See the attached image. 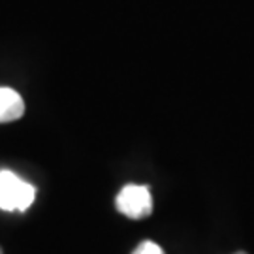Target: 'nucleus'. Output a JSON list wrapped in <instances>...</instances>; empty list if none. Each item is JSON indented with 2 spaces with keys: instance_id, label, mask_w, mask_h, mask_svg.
I'll list each match as a JSON object with an SVG mask.
<instances>
[{
  "instance_id": "obj_1",
  "label": "nucleus",
  "mask_w": 254,
  "mask_h": 254,
  "mask_svg": "<svg viewBox=\"0 0 254 254\" xmlns=\"http://www.w3.org/2000/svg\"><path fill=\"white\" fill-rule=\"evenodd\" d=\"M36 198L34 185L23 181L9 170L0 172V209L2 211H27Z\"/></svg>"
},
{
  "instance_id": "obj_2",
  "label": "nucleus",
  "mask_w": 254,
  "mask_h": 254,
  "mask_svg": "<svg viewBox=\"0 0 254 254\" xmlns=\"http://www.w3.org/2000/svg\"><path fill=\"white\" fill-rule=\"evenodd\" d=\"M117 211L128 218H145L153 211V196L143 185H127L117 194Z\"/></svg>"
},
{
  "instance_id": "obj_3",
  "label": "nucleus",
  "mask_w": 254,
  "mask_h": 254,
  "mask_svg": "<svg viewBox=\"0 0 254 254\" xmlns=\"http://www.w3.org/2000/svg\"><path fill=\"white\" fill-rule=\"evenodd\" d=\"M25 102L21 94L9 87H0V123H11L23 117Z\"/></svg>"
},
{
  "instance_id": "obj_4",
  "label": "nucleus",
  "mask_w": 254,
  "mask_h": 254,
  "mask_svg": "<svg viewBox=\"0 0 254 254\" xmlns=\"http://www.w3.org/2000/svg\"><path fill=\"white\" fill-rule=\"evenodd\" d=\"M132 254H164V251H162V247L156 245L154 241H141V243L134 249Z\"/></svg>"
},
{
  "instance_id": "obj_5",
  "label": "nucleus",
  "mask_w": 254,
  "mask_h": 254,
  "mask_svg": "<svg viewBox=\"0 0 254 254\" xmlns=\"http://www.w3.org/2000/svg\"><path fill=\"white\" fill-rule=\"evenodd\" d=\"M0 254H4V251H2V249H0Z\"/></svg>"
},
{
  "instance_id": "obj_6",
  "label": "nucleus",
  "mask_w": 254,
  "mask_h": 254,
  "mask_svg": "<svg viewBox=\"0 0 254 254\" xmlns=\"http://www.w3.org/2000/svg\"><path fill=\"white\" fill-rule=\"evenodd\" d=\"M236 254H247V253H236Z\"/></svg>"
}]
</instances>
